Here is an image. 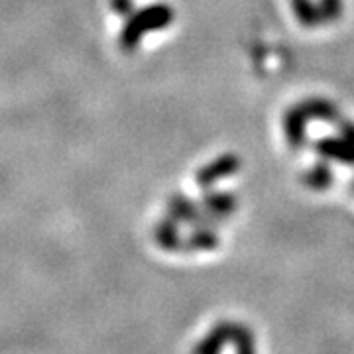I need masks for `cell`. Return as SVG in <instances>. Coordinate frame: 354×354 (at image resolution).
Returning <instances> with one entry per match:
<instances>
[{
  "mask_svg": "<svg viewBox=\"0 0 354 354\" xmlns=\"http://www.w3.org/2000/svg\"><path fill=\"white\" fill-rule=\"evenodd\" d=\"M319 8L325 22H337L342 16V0H319Z\"/></svg>",
  "mask_w": 354,
  "mask_h": 354,
  "instance_id": "6",
  "label": "cell"
},
{
  "mask_svg": "<svg viewBox=\"0 0 354 354\" xmlns=\"http://www.w3.org/2000/svg\"><path fill=\"white\" fill-rule=\"evenodd\" d=\"M319 153L327 160H335L341 164L354 165V142L341 138H325L317 146Z\"/></svg>",
  "mask_w": 354,
  "mask_h": 354,
  "instance_id": "2",
  "label": "cell"
},
{
  "mask_svg": "<svg viewBox=\"0 0 354 354\" xmlns=\"http://www.w3.org/2000/svg\"><path fill=\"white\" fill-rule=\"evenodd\" d=\"M351 191H353V193H354V179H353V183H351Z\"/></svg>",
  "mask_w": 354,
  "mask_h": 354,
  "instance_id": "8",
  "label": "cell"
},
{
  "mask_svg": "<svg viewBox=\"0 0 354 354\" xmlns=\"http://www.w3.org/2000/svg\"><path fill=\"white\" fill-rule=\"evenodd\" d=\"M291 8H293V14H295L297 22L307 26V28H313V26H319L325 22L319 4H315L313 0H291Z\"/></svg>",
  "mask_w": 354,
  "mask_h": 354,
  "instance_id": "4",
  "label": "cell"
},
{
  "mask_svg": "<svg viewBox=\"0 0 354 354\" xmlns=\"http://www.w3.org/2000/svg\"><path fill=\"white\" fill-rule=\"evenodd\" d=\"M299 106L307 118H315V120H323V122H337L341 118L339 106L327 99H321V97L305 99L304 102H299Z\"/></svg>",
  "mask_w": 354,
  "mask_h": 354,
  "instance_id": "3",
  "label": "cell"
},
{
  "mask_svg": "<svg viewBox=\"0 0 354 354\" xmlns=\"http://www.w3.org/2000/svg\"><path fill=\"white\" fill-rule=\"evenodd\" d=\"M337 124H339L342 138L348 140V142H354V122H351V120H341V118H339Z\"/></svg>",
  "mask_w": 354,
  "mask_h": 354,
  "instance_id": "7",
  "label": "cell"
},
{
  "mask_svg": "<svg viewBox=\"0 0 354 354\" xmlns=\"http://www.w3.org/2000/svg\"><path fill=\"white\" fill-rule=\"evenodd\" d=\"M283 132L291 148H301L307 136V116L301 111V106H293L283 116Z\"/></svg>",
  "mask_w": 354,
  "mask_h": 354,
  "instance_id": "1",
  "label": "cell"
},
{
  "mask_svg": "<svg viewBox=\"0 0 354 354\" xmlns=\"http://www.w3.org/2000/svg\"><path fill=\"white\" fill-rule=\"evenodd\" d=\"M333 169L327 164L311 165L304 174V183L315 191H325L333 183Z\"/></svg>",
  "mask_w": 354,
  "mask_h": 354,
  "instance_id": "5",
  "label": "cell"
}]
</instances>
